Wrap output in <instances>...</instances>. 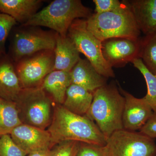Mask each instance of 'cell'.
<instances>
[{"label":"cell","instance_id":"cell-1","mask_svg":"<svg viewBox=\"0 0 156 156\" xmlns=\"http://www.w3.org/2000/svg\"><path fill=\"white\" fill-rule=\"evenodd\" d=\"M47 130L53 146L66 140H74L105 146L107 139L97 125L87 116L71 112L62 105L55 104L52 121Z\"/></svg>","mask_w":156,"mask_h":156},{"label":"cell","instance_id":"cell-2","mask_svg":"<svg viewBox=\"0 0 156 156\" xmlns=\"http://www.w3.org/2000/svg\"><path fill=\"white\" fill-rule=\"evenodd\" d=\"M125 99L114 83L105 85L93 92V100L86 115L96 124L106 139L123 129Z\"/></svg>","mask_w":156,"mask_h":156},{"label":"cell","instance_id":"cell-3","mask_svg":"<svg viewBox=\"0 0 156 156\" xmlns=\"http://www.w3.org/2000/svg\"><path fill=\"white\" fill-rule=\"evenodd\" d=\"M92 14L80 0H54L21 25L44 27L65 37L75 20L87 19Z\"/></svg>","mask_w":156,"mask_h":156},{"label":"cell","instance_id":"cell-4","mask_svg":"<svg viewBox=\"0 0 156 156\" xmlns=\"http://www.w3.org/2000/svg\"><path fill=\"white\" fill-rule=\"evenodd\" d=\"M116 11L94 13L86 19L89 31L101 41L113 38H140L141 32L126 4Z\"/></svg>","mask_w":156,"mask_h":156},{"label":"cell","instance_id":"cell-5","mask_svg":"<svg viewBox=\"0 0 156 156\" xmlns=\"http://www.w3.org/2000/svg\"><path fill=\"white\" fill-rule=\"evenodd\" d=\"M14 102L22 124L43 129L50 126L55 104L42 87L22 89Z\"/></svg>","mask_w":156,"mask_h":156},{"label":"cell","instance_id":"cell-6","mask_svg":"<svg viewBox=\"0 0 156 156\" xmlns=\"http://www.w3.org/2000/svg\"><path fill=\"white\" fill-rule=\"evenodd\" d=\"M57 33L39 27L16 26L9 35L10 45L7 54L15 63L23 57L44 50H54Z\"/></svg>","mask_w":156,"mask_h":156},{"label":"cell","instance_id":"cell-7","mask_svg":"<svg viewBox=\"0 0 156 156\" xmlns=\"http://www.w3.org/2000/svg\"><path fill=\"white\" fill-rule=\"evenodd\" d=\"M67 35L98 72L107 79L115 77L112 68L102 55L101 42L88 29L86 19L75 20L69 29Z\"/></svg>","mask_w":156,"mask_h":156},{"label":"cell","instance_id":"cell-8","mask_svg":"<svg viewBox=\"0 0 156 156\" xmlns=\"http://www.w3.org/2000/svg\"><path fill=\"white\" fill-rule=\"evenodd\" d=\"M104 147L106 156H156L154 139L124 129L114 132Z\"/></svg>","mask_w":156,"mask_h":156},{"label":"cell","instance_id":"cell-9","mask_svg":"<svg viewBox=\"0 0 156 156\" xmlns=\"http://www.w3.org/2000/svg\"><path fill=\"white\" fill-rule=\"evenodd\" d=\"M54 50H44L23 57L15 63L22 89L40 87L54 70Z\"/></svg>","mask_w":156,"mask_h":156},{"label":"cell","instance_id":"cell-10","mask_svg":"<svg viewBox=\"0 0 156 156\" xmlns=\"http://www.w3.org/2000/svg\"><path fill=\"white\" fill-rule=\"evenodd\" d=\"M140 39L113 38L101 42L105 59L112 68L122 67L139 58Z\"/></svg>","mask_w":156,"mask_h":156},{"label":"cell","instance_id":"cell-11","mask_svg":"<svg viewBox=\"0 0 156 156\" xmlns=\"http://www.w3.org/2000/svg\"><path fill=\"white\" fill-rule=\"evenodd\" d=\"M10 135L14 142L27 154L53 147L51 135L47 129L21 124L14 128Z\"/></svg>","mask_w":156,"mask_h":156},{"label":"cell","instance_id":"cell-12","mask_svg":"<svg viewBox=\"0 0 156 156\" xmlns=\"http://www.w3.org/2000/svg\"><path fill=\"white\" fill-rule=\"evenodd\" d=\"M119 89L125 99L122 115L123 129L133 131L140 130L153 115L152 110L144 98L135 97L121 87Z\"/></svg>","mask_w":156,"mask_h":156},{"label":"cell","instance_id":"cell-13","mask_svg":"<svg viewBox=\"0 0 156 156\" xmlns=\"http://www.w3.org/2000/svg\"><path fill=\"white\" fill-rule=\"evenodd\" d=\"M145 35L156 32V0H123Z\"/></svg>","mask_w":156,"mask_h":156},{"label":"cell","instance_id":"cell-14","mask_svg":"<svg viewBox=\"0 0 156 156\" xmlns=\"http://www.w3.org/2000/svg\"><path fill=\"white\" fill-rule=\"evenodd\" d=\"M22 89L15 63L7 53L0 55V98L14 102Z\"/></svg>","mask_w":156,"mask_h":156},{"label":"cell","instance_id":"cell-15","mask_svg":"<svg viewBox=\"0 0 156 156\" xmlns=\"http://www.w3.org/2000/svg\"><path fill=\"white\" fill-rule=\"evenodd\" d=\"M70 72L72 84L93 93L106 85L107 78L101 75L87 58H80Z\"/></svg>","mask_w":156,"mask_h":156},{"label":"cell","instance_id":"cell-16","mask_svg":"<svg viewBox=\"0 0 156 156\" xmlns=\"http://www.w3.org/2000/svg\"><path fill=\"white\" fill-rule=\"evenodd\" d=\"M42 0H0V12L23 25L38 12Z\"/></svg>","mask_w":156,"mask_h":156},{"label":"cell","instance_id":"cell-17","mask_svg":"<svg viewBox=\"0 0 156 156\" xmlns=\"http://www.w3.org/2000/svg\"><path fill=\"white\" fill-rule=\"evenodd\" d=\"M55 64L53 70L70 72L81 58L80 52L68 36L57 34L54 50Z\"/></svg>","mask_w":156,"mask_h":156},{"label":"cell","instance_id":"cell-18","mask_svg":"<svg viewBox=\"0 0 156 156\" xmlns=\"http://www.w3.org/2000/svg\"><path fill=\"white\" fill-rule=\"evenodd\" d=\"M72 84L70 72L53 70L40 86L52 98L55 104L62 105L68 88Z\"/></svg>","mask_w":156,"mask_h":156},{"label":"cell","instance_id":"cell-19","mask_svg":"<svg viewBox=\"0 0 156 156\" xmlns=\"http://www.w3.org/2000/svg\"><path fill=\"white\" fill-rule=\"evenodd\" d=\"M93 93L83 87L72 84L68 88L62 106L80 115H86L93 100Z\"/></svg>","mask_w":156,"mask_h":156},{"label":"cell","instance_id":"cell-20","mask_svg":"<svg viewBox=\"0 0 156 156\" xmlns=\"http://www.w3.org/2000/svg\"><path fill=\"white\" fill-rule=\"evenodd\" d=\"M21 124L15 103L0 98V136L10 134Z\"/></svg>","mask_w":156,"mask_h":156},{"label":"cell","instance_id":"cell-21","mask_svg":"<svg viewBox=\"0 0 156 156\" xmlns=\"http://www.w3.org/2000/svg\"><path fill=\"white\" fill-rule=\"evenodd\" d=\"M139 58L147 69L156 75V32L140 39Z\"/></svg>","mask_w":156,"mask_h":156},{"label":"cell","instance_id":"cell-22","mask_svg":"<svg viewBox=\"0 0 156 156\" xmlns=\"http://www.w3.org/2000/svg\"><path fill=\"white\" fill-rule=\"evenodd\" d=\"M132 63L143 76L147 87V93L144 98L156 115V75L150 72L140 58L134 59Z\"/></svg>","mask_w":156,"mask_h":156},{"label":"cell","instance_id":"cell-23","mask_svg":"<svg viewBox=\"0 0 156 156\" xmlns=\"http://www.w3.org/2000/svg\"><path fill=\"white\" fill-rule=\"evenodd\" d=\"M17 23L12 17L0 12V55L6 53V41Z\"/></svg>","mask_w":156,"mask_h":156},{"label":"cell","instance_id":"cell-24","mask_svg":"<svg viewBox=\"0 0 156 156\" xmlns=\"http://www.w3.org/2000/svg\"><path fill=\"white\" fill-rule=\"evenodd\" d=\"M27 155L14 142L10 134L0 136V156H26Z\"/></svg>","mask_w":156,"mask_h":156},{"label":"cell","instance_id":"cell-25","mask_svg":"<svg viewBox=\"0 0 156 156\" xmlns=\"http://www.w3.org/2000/svg\"><path fill=\"white\" fill-rule=\"evenodd\" d=\"M80 143L74 140L59 143L51 149L50 156H76Z\"/></svg>","mask_w":156,"mask_h":156},{"label":"cell","instance_id":"cell-26","mask_svg":"<svg viewBox=\"0 0 156 156\" xmlns=\"http://www.w3.org/2000/svg\"><path fill=\"white\" fill-rule=\"evenodd\" d=\"M95 13L98 14L116 11L124 6V3L119 0H93Z\"/></svg>","mask_w":156,"mask_h":156},{"label":"cell","instance_id":"cell-27","mask_svg":"<svg viewBox=\"0 0 156 156\" xmlns=\"http://www.w3.org/2000/svg\"><path fill=\"white\" fill-rule=\"evenodd\" d=\"M76 156H106L104 146L81 142Z\"/></svg>","mask_w":156,"mask_h":156},{"label":"cell","instance_id":"cell-28","mask_svg":"<svg viewBox=\"0 0 156 156\" xmlns=\"http://www.w3.org/2000/svg\"><path fill=\"white\" fill-rule=\"evenodd\" d=\"M139 132L151 138H156V115H153L145 125L140 130Z\"/></svg>","mask_w":156,"mask_h":156},{"label":"cell","instance_id":"cell-29","mask_svg":"<svg viewBox=\"0 0 156 156\" xmlns=\"http://www.w3.org/2000/svg\"><path fill=\"white\" fill-rule=\"evenodd\" d=\"M51 156V149L42 150L33 152L28 154L26 156Z\"/></svg>","mask_w":156,"mask_h":156}]
</instances>
